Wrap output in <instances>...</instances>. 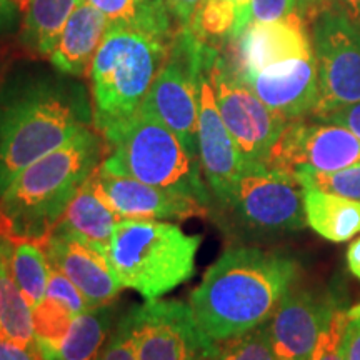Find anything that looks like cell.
Instances as JSON below:
<instances>
[{"label":"cell","instance_id":"1","mask_svg":"<svg viewBox=\"0 0 360 360\" xmlns=\"http://www.w3.org/2000/svg\"><path fill=\"white\" fill-rule=\"evenodd\" d=\"M75 79L58 70H25L2 84L0 195L25 167L90 127L92 97Z\"/></svg>","mask_w":360,"mask_h":360},{"label":"cell","instance_id":"2","mask_svg":"<svg viewBox=\"0 0 360 360\" xmlns=\"http://www.w3.org/2000/svg\"><path fill=\"white\" fill-rule=\"evenodd\" d=\"M299 274V262L285 252L231 247L207 269L188 305L209 339H233L269 322Z\"/></svg>","mask_w":360,"mask_h":360},{"label":"cell","instance_id":"3","mask_svg":"<svg viewBox=\"0 0 360 360\" xmlns=\"http://www.w3.org/2000/svg\"><path fill=\"white\" fill-rule=\"evenodd\" d=\"M105 141L84 127L64 146L25 167L0 195V212L13 240L44 242L82 184L102 164Z\"/></svg>","mask_w":360,"mask_h":360},{"label":"cell","instance_id":"4","mask_svg":"<svg viewBox=\"0 0 360 360\" xmlns=\"http://www.w3.org/2000/svg\"><path fill=\"white\" fill-rule=\"evenodd\" d=\"M109 155L102 169L148 186L191 197L212 214V193L200 162L159 117L141 107L130 119L103 132Z\"/></svg>","mask_w":360,"mask_h":360},{"label":"cell","instance_id":"5","mask_svg":"<svg viewBox=\"0 0 360 360\" xmlns=\"http://www.w3.org/2000/svg\"><path fill=\"white\" fill-rule=\"evenodd\" d=\"M170 42L110 25L90 65L92 125L98 134L141 109L167 58Z\"/></svg>","mask_w":360,"mask_h":360},{"label":"cell","instance_id":"6","mask_svg":"<svg viewBox=\"0 0 360 360\" xmlns=\"http://www.w3.org/2000/svg\"><path fill=\"white\" fill-rule=\"evenodd\" d=\"M202 236H187L179 225L157 220H120L105 259L115 277L147 300L177 289L195 272Z\"/></svg>","mask_w":360,"mask_h":360},{"label":"cell","instance_id":"7","mask_svg":"<svg viewBox=\"0 0 360 360\" xmlns=\"http://www.w3.org/2000/svg\"><path fill=\"white\" fill-rule=\"evenodd\" d=\"M212 215L242 240H274L304 231V187L285 170L265 162H245L232 193Z\"/></svg>","mask_w":360,"mask_h":360},{"label":"cell","instance_id":"8","mask_svg":"<svg viewBox=\"0 0 360 360\" xmlns=\"http://www.w3.org/2000/svg\"><path fill=\"white\" fill-rule=\"evenodd\" d=\"M209 47L188 27H180L170 40L164 65L141 105L159 117L199 162V74Z\"/></svg>","mask_w":360,"mask_h":360},{"label":"cell","instance_id":"9","mask_svg":"<svg viewBox=\"0 0 360 360\" xmlns=\"http://www.w3.org/2000/svg\"><path fill=\"white\" fill-rule=\"evenodd\" d=\"M312 45L317 64L319 97L315 119L360 102V30L340 8L314 20Z\"/></svg>","mask_w":360,"mask_h":360},{"label":"cell","instance_id":"10","mask_svg":"<svg viewBox=\"0 0 360 360\" xmlns=\"http://www.w3.org/2000/svg\"><path fill=\"white\" fill-rule=\"evenodd\" d=\"M215 102L225 127L245 162H267L287 120L260 101L233 72L227 58L215 56L209 65Z\"/></svg>","mask_w":360,"mask_h":360},{"label":"cell","instance_id":"11","mask_svg":"<svg viewBox=\"0 0 360 360\" xmlns=\"http://www.w3.org/2000/svg\"><path fill=\"white\" fill-rule=\"evenodd\" d=\"M139 360H209L217 342L197 323L191 305L147 300L125 312Z\"/></svg>","mask_w":360,"mask_h":360},{"label":"cell","instance_id":"12","mask_svg":"<svg viewBox=\"0 0 360 360\" xmlns=\"http://www.w3.org/2000/svg\"><path fill=\"white\" fill-rule=\"evenodd\" d=\"M265 164L292 175L349 169L360 165V139L342 125L302 117L287 122Z\"/></svg>","mask_w":360,"mask_h":360},{"label":"cell","instance_id":"13","mask_svg":"<svg viewBox=\"0 0 360 360\" xmlns=\"http://www.w3.org/2000/svg\"><path fill=\"white\" fill-rule=\"evenodd\" d=\"M340 309L344 302L334 289L292 287L269 321L277 360H312L322 332Z\"/></svg>","mask_w":360,"mask_h":360},{"label":"cell","instance_id":"14","mask_svg":"<svg viewBox=\"0 0 360 360\" xmlns=\"http://www.w3.org/2000/svg\"><path fill=\"white\" fill-rule=\"evenodd\" d=\"M217 53V49L210 45L202 64L199 74V122H197L200 167L207 187L212 193V212L229 200L233 184L244 165V157L220 117L214 87L209 77V65Z\"/></svg>","mask_w":360,"mask_h":360},{"label":"cell","instance_id":"15","mask_svg":"<svg viewBox=\"0 0 360 360\" xmlns=\"http://www.w3.org/2000/svg\"><path fill=\"white\" fill-rule=\"evenodd\" d=\"M233 60H229L237 75H249L295 58L314 56L312 39L299 12L270 22H250L232 39Z\"/></svg>","mask_w":360,"mask_h":360},{"label":"cell","instance_id":"16","mask_svg":"<svg viewBox=\"0 0 360 360\" xmlns=\"http://www.w3.org/2000/svg\"><path fill=\"white\" fill-rule=\"evenodd\" d=\"M92 177L107 204L122 219L184 220L195 215H210L205 207L191 197L148 186L137 179L110 174L102 169V164L94 170Z\"/></svg>","mask_w":360,"mask_h":360},{"label":"cell","instance_id":"17","mask_svg":"<svg viewBox=\"0 0 360 360\" xmlns=\"http://www.w3.org/2000/svg\"><path fill=\"white\" fill-rule=\"evenodd\" d=\"M238 77L287 122L312 115L319 97L315 56L287 60Z\"/></svg>","mask_w":360,"mask_h":360},{"label":"cell","instance_id":"18","mask_svg":"<svg viewBox=\"0 0 360 360\" xmlns=\"http://www.w3.org/2000/svg\"><path fill=\"white\" fill-rule=\"evenodd\" d=\"M44 249L51 265L70 278L90 307L109 304L124 289L101 252L77 238L52 232Z\"/></svg>","mask_w":360,"mask_h":360},{"label":"cell","instance_id":"19","mask_svg":"<svg viewBox=\"0 0 360 360\" xmlns=\"http://www.w3.org/2000/svg\"><path fill=\"white\" fill-rule=\"evenodd\" d=\"M109 27L107 17L87 0H82L65 22L49 56L53 69L72 77L85 75Z\"/></svg>","mask_w":360,"mask_h":360},{"label":"cell","instance_id":"20","mask_svg":"<svg viewBox=\"0 0 360 360\" xmlns=\"http://www.w3.org/2000/svg\"><path fill=\"white\" fill-rule=\"evenodd\" d=\"M119 219L115 210L103 199L96 180L90 175L67 205L64 215L52 232L77 238L105 257V250L110 244Z\"/></svg>","mask_w":360,"mask_h":360},{"label":"cell","instance_id":"21","mask_svg":"<svg viewBox=\"0 0 360 360\" xmlns=\"http://www.w3.org/2000/svg\"><path fill=\"white\" fill-rule=\"evenodd\" d=\"M307 225L326 240L342 244L360 233V200L304 187Z\"/></svg>","mask_w":360,"mask_h":360},{"label":"cell","instance_id":"22","mask_svg":"<svg viewBox=\"0 0 360 360\" xmlns=\"http://www.w3.org/2000/svg\"><path fill=\"white\" fill-rule=\"evenodd\" d=\"M12 250L13 238L0 233V339L37 349L32 305L27 302L12 276Z\"/></svg>","mask_w":360,"mask_h":360},{"label":"cell","instance_id":"23","mask_svg":"<svg viewBox=\"0 0 360 360\" xmlns=\"http://www.w3.org/2000/svg\"><path fill=\"white\" fill-rule=\"evenodd\" d=\"M82 0H24L22 42L40 57L51 56L72 12Z\"/></svg>","mask_w":360,"mask_h":360},{"label":"cell","instance_id":"24","mask_svg":"<svg viewBox=\"0 0 360 360\" xmlns=\"http://www.w3.org/2000/svg\"><path fill=\"white\" fill-rule=\"evenodd\" d=\"M107 17L110 25L170 42V12L165 0H87Z\"/></svg>","mask_w":360,"mask_h":360},{"label":"cell","instance_id":"25","mask_svg":"<svg viewBox=\"0 0 360 360\" xmlns=\"http://www.w3.org/2000/svg\"><path fill=\"white\" fill-rule=\"evenodd\" d=\"M114 307L109 304L90 307L72 322L56 360H101L102 347L109 339Z\"/></svg>","mask_w":360,"mask_h":360},{"label":"cell","instance_id":"26","mask_svg":"<svg viewBox=\"0 0 360 360\" xmlns=\"http://www.w3.org/2000/svg\"><path fill=\"white\" fill-rule=\"evenodd\" d=\"M249 24L247 6L237 0H202L188 29L202 42L237 37Z\"/></svg>","mask_w":360,"mask_h":360},{"label":"cell","instance_id":"27","mask_svg":"<svg viewBox=\"0 0 360 360\" xmlns=\"http://www.w3.org/2000/svg\"><path fill=\"white\" fill-rule=\"evenodd\" d=\"M47 255L32 240H17L13 245L11 267L12 276L22 294L32 307L45 297L51 267Z\"/></svg>","mask_w":360,"mask_h":360},{"label":"cell","instance_id":"28","mask_svg":"<svg viewBox=\"0 0 360 360\" xmlns=\"http://www.w3.org/2000/svg\"><path fill=\"white\" fill-rule=\"evenodd\" d=\"M74 319V315L52 297H44L35 307H32L34 335L40 359H57L62 342L69 334Z\"/></svg>","mask_w":360,"mask_h":360},{"label":"cell","instance_id":"29","mask_svg":"<svg viewBox=\"0 0 360 360\" xmlns=\"http://www.w3.org/2000/svg\"><path fill=\"white\" fill-rule=\"evenodd\" d=\"M209 360H277L270 339L269 322L233 339L217 342Z\"/></svg>","mask_w":360,"mask_h":360},{"label":"cell","instance_id":"30","mask_svg":"<svg viewBox=\"0 0 360 360\" xmlns=\"http://www.w3.org/2000/svg\"><path fill=\"white\" fill-rule=\"evenodd\" d=\"M302 187H312L319 191H326L349 199L360 200V165L335 170V172H305L294 174Z\"/></svg>","mask_w":360,"mask_h":360},{"label":"cell","instance_id":"31","mask_svg":"<svg viewBox=\"0 0 360 360\" xmlns=\"http://www.w3.org/2000/svg\"><path fill=\"white\" fill-rule=\"evenodd\" d=\"M347 321V309L337 310L315 345L312 360H345L344 332Z\"/></svg>","mask_w":360,"mask_h":360},{"label":"cell","instance_id":"32","mask_svg":"<svg viewBox=\"0 0 360 360\" xmlns=\"http://www.w3.org/2000/svg\"><path fill=\"white\" fill-rule=\"evenodd\" d=\"M45 297H52V299L58 300L74 317H77V315L84 314L85 310L90 309L82 292L70 282V278L65 274H62L53 265L51 267V277H49Z\"/></svg>","mask_w":360,"mask_h":360},{"label":"cell","instance_id":"33","mask_svg":"<svg viewBox=\"0 0 360 360\" xmlns=\"http://www.w3.org/2000/svg\"><path fill=\"white\" fill-rule=\"evenodd\" d=\"M101 360H139L137 354H135L132 334H130V326L125 314L119 323H117L115 330L107 339L105 347H103L101 354Z\"/></svg>","mask_w":360,"mask_h":360},{"label":"cell","instance_id":"34","mask_svg":"<svg viewBox=\"0 0 360 360\" xmlns=\"http://www.w3.org/2000/svg\"><path fill=\"white\" fill-rule=\"evenodd\" d=\"M299 12V0H249L247 15L250 22L278 20Z\"/></svg>","mask_w":360,"mask_h":360},{"label":"cell","instance_id":"35","mask_svg":"<svg viewBox=\"0 0 360 360\" xmlns=\"http://www.w3.org/2000/svg\"><path fill=\"white\" fill-rule=\"evenodd\" d=\"M24 0H0V37H6L22 24Z\"/></svg>","mask_w":360,"mask_h":360},{"label":"cell","instance_id":"36","mask_svg":"<svg viewBox=\"0 0 360 360\" xmlns=\"http://www.w3.org/2000/svg\"><path fill=\"white\" fill-rule=\"evenodd\" d=\"M315 119V117H314ZM319 120H326V122H332L342 127L349 129L350 132H354L360 139V102L352 103V105L342 107L330 114L321 117Z\"/></svg>","mask_w":360,"mask_h":360},{"label":"cell","instance_id":"37","mask_svg":"<svg viewBox=\"0 0 360 360\" xmlns=\"http://www.w3.org/2000/svg\"><path fill=\"white\" fill-rule=\"evenodd\" d=\"M344 355L345 360H360V317L349 319L345 326Z\"/></svg>","mask_w":360,"mask_h":360},{"label":"cell","instance_id":"38","mask_svg":"<svg viewBox=\"0 0 360 360\" xmlns=\"http://www.w3.org/2000/svg\"><path fill=\"white\" fill-rule=\"evenodd\" d=\"M165 4H167L170 15L179 22V25L188 27L202 0H165Z\"/></svg>","mask_w":360,"mask_h":360},{"label":"cell","instance_id":"39","mask_svg":"<svg viewBox=\"0 0 360 360\" xmlns=\"http://www.w3.org/2000/svg\"><path fill=\"white\" fill-rule=\"evenodd\" d=\"M0 360H42L37 349L13 344L11 340L0 339Z\"/></svg>","mask_w":360,"mask_h":360},{"label":"cell","instance_id":"40","mask_svg":"<svg viewBox=\"0 0 360 360\" xmlns=\"http://www.w3.org/2000/svg\"><path fill=\"white\" fill-rule=\"evenodd\" d=\"M347 265L349 270L354 274L355 277L360 281V237L355 238L352 244L349 245L347 249ZM347 317L349 319H355L360 317V302L354 307L347 309Z\"/></svg>","mask_w":360,"mask_h":360},{"label":"cell","instance_id":"41","mask_svg":"<svg viewBox=\"0 0 360 360\" xmlns=\"http://www.w3.org/2000/svg\"><path fill=\"white\" fill-rule=\"evenodd\" d=\"M335 7V0H299V13L304 19L315 20L321 13Z\"/></svg>","mask_w":360,"mask_h":360},{"label":"cell","instance_id":"42","mask_svg":"<svg viewBox=\"0 0 360 360\" xmlns=\"http://www.w3.org/2000/svg\"><path fill=\"white\" fill-rule=\"evenodd\" d=\"M335 7L360 30V0H335Z\"/></svg>","mask_w":360,"mask_h":360},{"label":"cell","instance_id":"43","mask_svg":"<svg viewBox=\"0 0 360 360\" xmlns=\"http://www.w3.org/2000/svg\"><path fill=\"white\" fill-rule=\"evenodd\" d=\"M0 233L7 236V224H6V219H4L2 212H0Z\"/></svg>","mask_w":360,"mask_h":360},{"label":"cell","instance_id":"44","mask_svg":"<svg viewBox=\"0 0 360 360\" xmlns=\"http://www.w3.org/2000/svg\"><path fill=\"white\" fill-rule=\"evenodd\" d=\"M238 4H242V6H249V0H237Z\"/></svg>","mask_w":360,"mask_h":360}]
</instances>
